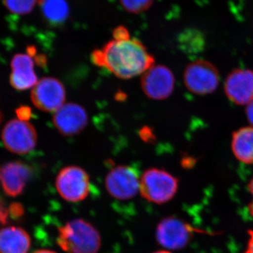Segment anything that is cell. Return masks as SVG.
I'll return each mask as SVG.
<instances>
[{"label": "cell", "instance_id": "6da1fadb", "mask_svg": "<svg viewBox=\"0 0 253 253\" xmlns=\"http://www.w3.org/2000/svg\"><path fill=\"white\" fill-rule=\"evenodd\" d=\"M91 61L106 68L116 77L130 79L144 73L154 66L155 59L138 40H111L91 54Z\"/></svg>", "mask_w": 253, "mask_h": 253}, {"label": "cell", "instance_id": "7a4b0ae2", "mask_svg": "<svg viewBox=\"0 0 253 253\" xmlns=\"http://www.w3.org/2000/svg\"><path fill=\"white\" fill-rule=\"evenodd\" d=\"M56 241L66 253H98L101 246L99 231L83 219H72L60 226Z\"/></svg>", "mask_w": 253, "mask_h": 253}, {"label": "cell", "instance_id": "3957f363", "mask_svg": "<svg viewBox=\"0 0 253 253\" xmlns=\"http://www.w3.org/2000/svg\"><path fill=\"white\" fill-rule=\"evenodd\" d=\"M179 188V179L166 169L150 168L140 178L141 196L153 204L161 205L174 197Z\"/></svg>", "mask_w": 253, "mask_h": 253}, {"label": "cell", "instance_id": "277c9868", "mask_svg": "<svg viewBox=\"0 0 253 253\" xmlns=\"http://www.w3.org/2000/svg\"><path fill=\"white\" fill-rule=\"evenodd\" d=\"M55 186L60 196L69 203L81 202L90 193L89 174L84 169L76 166L61 169L56 176Z\"/></svg>", "mask_w": 253, "mask_h": 253}, {"label": "cell", "instance_id": "5b68a950", "mask_svg": "<svg viewBox=\"0 0 253 253\" xmlns=\"http://www.w3.org/2000/svg\"><path fill=\"white\" fill-rule=\"evenodd\" d=\"M219 79L217 68L206 60L189 63L184 73V84L188 90L201 96L214 92L219 85Z\"/></svg>", "mask_w": 253, "mask_h": 253}, {"label": "cell", "instance_id": "8992f818", "mask_svg": "<svg viewBox=\"0 0 253 253\" xmlns=\"http://www.w3.org/2000/svg\"><path fill=\"white\" fill-rule=\"evenodd\" d=\"M5 148L18 155L28 154L36 148L38 134L34 126L27 121L14 119L6 123L1 131Z\"/></svg>", "mask_w": 253, "mask_h": 253}, {"label": "cell", "instance_id": "52a82bcc", "mask_svg": "<svg viewBox=\"0 0 253 253\" xmlns=\"http://www.w3.org/2000/svg\"><path fill=\"white\" fill-rule=\"evenodd\" d=\"M140 178L134 168L118 166L108 172L105 186L110 196L116 199L126 201L132 199L139 192Z\"/></svg>", "mask_w": 253, "mask_h": 253}, {"label": "cell", "instance_id": "ba28073f", "mask_svg": "<svg viewBox=\"0 0 253 253\" xmlns=\"http://www.w3.org/2000/svg\"><path fill=\"white\" fill-rule=\"evenodd\" d=\"M197 231L182 219L170 216L158 223L156 236L158 244L163 247L179 250L189 244L194 233Z\"/></svg>", "mask_w": 253, "mask_h": 253}, {"label": "cell", "instance_id": "9c48e42d", "mask_svg": "<svg viewBox=\"0 0 253 253\" xmlns=\"http://www.w3.org/2000/svg\"><path fill=\"white\" fill-rule=\"evenodd\" d=\"M66 97L62 83L54 78H42L31 91L32 102L44 112H56L65 104Z\"/></svg>", "mask_w": 253, "mask_h": 253}, {"label": "cell", "instance_id": "30bf717a", "mask_svg": "<svg viewBox=\"0 0 253 253\" xmlns=\"http://www.w3.org/2000/svg\"><path fill=\"white\" fill-rule=\"evenodd\" d=\"M174 75L171 70L163 65L153 66L143 74L141 89L151 99H167L174 91Z\"/></svg>", "mask_w": 253, "mask_h": 253}, {"label": "cell", "instance_id": "8fae6325", "mask_svg": "<svg viewBox=\"0 0 253 253\" xmlns=\"http://www.w3.org/2000/svg\"><path fill=\"white\" fill-rule=\"evenodd\" d=\"M85 109L76 103H68L61 106L53 116V123L60 134L71 136L84 130L88 124Z\"/></svg>", "mask_w": 253, "mask_h": 253}, {"label": "cell", "instance_id": "7c38bea8", "mask_svg": "<svg viewBox=\"0 0 253 253\" xmlns=\"http://www.w3.org/2000/svg\"><path fill=\"white\" fill-rule=\"evenodd\" d=\"M224 92L234 104H249L253 100V71L241 68L231 71L224 83Z\"/></svg>", "mask_w": 253, "mask_h": 253}, {"label": "cell", "instance_id": "4fadbf2b", "mask_svg": "<svg viewBox=\"0 0 253 253\" xmlns=\"http://www.w3.org/2000/svg\"><path fill=\"white\" fill-rule=\"evenodd\" d=\"M32 174L31 168L21 161H12L0 166V183L5 194L10 197L22 194Z\"/></svg>", "mask_w": 253, "mask_h": 253}, {"label": "cell", "instance_id": "5bb4252c", "mask_svg": "<svg viewBox=\"0 0 253 253\" xmlns=\"http://www.w3.org/2000/svg\"><path fill=\"white\" fill-rule=\"evenodd\" d=\"M35 57L28 54L14 55L11 63V73L10 83L17 90H27L38 84V80L35 72Z\"/></svg>", "mask_w": 253, "mask_h": 253}, {"label": "cell", "instance_id": "9a60e30c", "mask_svg": "<svg viewBox=\"0 0 253 253\" xmlns=\"http://www.w3.org/2000/svg\"><path fill=\"white\" fill-rule=\"evenodd\" d=\"M31 236L19 226H6L0 229V253H28Z\"/></svg>", "mask_w": 253, "mask_h": 253}, {"label": "cell", "instance_id": "2e32d148", "mask_svg": "<svg viewBox=\"0 0 253 253\" xmlns=\"http://www.w3.org/2000/svg\"><path fill=\"white\" fill-rule=\"evenodd\" d=\"M231 150L241 162L253 164V126L240 128L233 133Z\"/></svg>", "mask_w": 253, "mask_h": 253}, {"label": "cell", "instance_id": "e0dca14e", "mask_svg": "<svg viewBox=\"0 0 253 253\" xmlns=\"http://www.w3.org/2000/svg\"><path fill=\"white\" fill-rule=\"evenodd\" d=\"M38 4L43 16L50 24L58 26L67 20L69 7L66 0H38Z\"/></svg>", "mask_w": 253, "mask_h": 253}, {"label": "cell", "instance_id": "ac0fdd59", "mask_svg": "<svg viewBox=\"0 0 253 253\" xmlns=\"http://www.w3.org/2000/svg\"><path fill=\"white\" fill-rule=\"evenodd\" d=\"M179 43L187 52L198 53L205 45L204 35L194 28L185 30L179 36Z\"/></svg>", "mask_w": 253, "mask_h": 253}, {"label": "cell", "instance_id": "d6986e66", "mask_svg": "<svg viewBox=\"0 0 253 253\" xmlns=\"http://www.w3.org/2000/svg\"><path fill=\"white\" fill-rule=\"evenodd\" d=\"M3 2L11 14L23 16L33 11L38 0H3Z\"/></svg>", "mask_w": 253, "mask_h": 253}, {"label": "cell", "instance_id": "ffe728a7", "mask_svg": "<svg viewBox=\"0 0 253 253\" xmlns=\"http://www.w3.org/2000/svg\"><path fill=\"white\" fill-rule=\"evenodd\" d=\"M154 0H119L121 6L130 14H139L152 6Z\"/></svg>", "mask_w": 253, "mask_h": 253}, {"label": "cell", "instance_id": "44dd1931", "mask_svg": "<svg viewBox=\"0 0 253 253\" xmlns=\"http://www.w3.org/2000/svg\"><path fill=\"white\" fill-rule=\"evenodd\" d=\"M16 116L18 119L23 121H28V120L31 119L32 116V111L31 108L28 106H23L21 107L18 108L16 109Z\"/></svg>", "mask_w": 253, "mask_h": 253}, {"label": "cell", "instance_id": "7402d4cb", "mask_svg": "<svg viewBox=\"0 0 253 253\" xmlns=\"http://www.w3.org/2000/svg\"><path fill=\"white\" fill-rule=\"evenodd\" d=\"M9 212L13 218H19L22 217L24 214V209L22 205L19 203H14L10 205Z\"/></svg>", "mask_w": 253, "mask_h": 253}, {"label": "cell", "instance_id": "603a6c76", "mask_svg": "<svg viewBox=\"0 0 253 253\" xmlns=\"http://www.w3.org/2000/svg\"><path fill=\"white\" fill-rule=\"evenodd\" d=\"M130 37L129 31L124 26H118V28H115L113 32V39H126V38H130Z\"/></svg>", "mask_w": 253, "mask_h": 253}, {"label": "cell", "instance_id": "cb8c5ba5", "mask_svg": "<svg viewBox=\"0 0 253 253\" xmlns=\"http://www.w3.org/2000/svg\"><path fill=\"white\" fill-rule=\"evenodd\" d=\"M9 214V208L6 207V204L0 198V225H5L6 224Z\"/></svg>", "mask_w": 253, "mask_h": 253}, {"label": "cell", "instance_id": "d4e9b609", "mask_svg": "<svg viewBox=\"0 0 253 253\" xmlns=\"http://www.w3.org/2000/svg\"><path fill=\"white\" fill-rule=\"evenodd\" d=\"M140 136L141 139L146 142L152 143L153 141L156 140V136L153 132L152 129L149 126H145L141 129Z\"/></svg>", "mask_w": 253, "mask_h": 253}, {"label": "cell", "instance_id": "484cf974", "mask_svg": "<svg viewBox=\"0 0 253 253\" xmlns=\"http://www.w3.org/2000/svg\"><path fill=\"white\" fill-rule=\"evenodd\" d=\"M246 114L247 116L248 121L251 126H253V100L246 106Z\"/></svg>", "mask_w": 253, "mask_h": 253}, {"label": "cell", "instance_id": "4316f807", "mask_svg": "<svg viewBox=\"0 0 253 253\" xmlns=\"http://www.w3.org/2000/svg\"><path fill=\"white\" fill-rule=\"evenodd\" d=\"M249 240L248 242L247 249L244 253H253V230L249 231Z\"/></svg>", "mask_w": 253, "mask_h": 253}, {"label": "cell", "instance_id": "83f0119b", "mask_svg": "<svg viewBox=\"0 0 253 253\" xmlns=\"http://www.w3.org/2000/svg\"><path fill=\"white\" fill-rule=\"evenodd\" d=\"M249 190L250 193L252 195L253 197L252 201H251V204L249 205V211L250 214H251V216L253 217V178L251 179V181H250L249 184Z\"/></svg>", "mask_w": 253, "mask_h": 253}, {"label": "cell", "instance_id": "f1b7e54d", "mask_svg": "<svg viewBox=\"0 0 253 253\" xmlns=\"http://www.w3.org/2000/svg\"><path fill=\"white\" fill-rule=\"evenodd\" d=\"M33 253H57L55 252L54 251H51V250L48 249H41V250H37V251H35Z\"/></svg>", "mask_w": 253, "mask_h": 253}, {"label": "cell", "instance_id": "f546056e", "mask_svg": "<svg viewBox=\"0 0 253 253\" xmlns=\"http://www.w3.org/2000/svg\"><path fill=\"white\" fill-rule=\"evenodd\" d=\"M153 253H172L169 252V251H156V252Z\"/></svg>", "mask_w": 253, "mask_h": 253}, {"label": "cell", "instance_id": "4dcf8cb0", "mask_svg": "<svg viewBox=\"0 0 253 253\" xmlns=\"http://www.w3.org/2000/svg\"><path fill=\"white\" fill-rule=\"evenodd\" d=\"M1 113H0V123H1Z\"/></svg>", "mask_w": 253, "mask_h": 253}]
</instances>
